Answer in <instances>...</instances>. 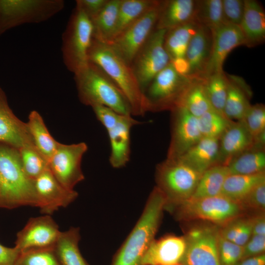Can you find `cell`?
<instances>
[{
    "instance_id": "1",
    "label": "cell",
    "mask_w": 265,
    "mask_h": 265,
    "mask_svg": "<svg viewBox=\"0 0 265 265\" xmlns=\"http://www.w3.org/2000/svg\"><path fill=\"white\" fill-rule=\"evenodd\" d=\"M165 203L164 195L155 186L140 218L114 255L111 265H142L143 257L155 239Z\"/></svg>"
},
{
    "instance_id": "2",
    "label": "cell",
    "mask_w": 265,
    "mask_h": 265,
    "mask_svg": "<svg viewBox=\"0 0 265 265\" xmlns=\"http://www.w3.org/2000/svg\"><path fill=\"white\" fill-rule=\"evenodd\" d=\"M39 208L34 182L23 168L19 150L0 142V208Z\"/></svg>"
},
{
    "instance_id": "3",
    "label": "cell",
    "mask_w": 265,
    "mask_h": 265,
    "mask_svg": "<svg viewBox=\"0 0 265 265\" xmlns=\"http://www.w3.org/2000/svg\"><path fill=\"white\" fill-rule=\"evenodd\" d=\"M89 62L101 68L120 90L129 102L132 115L147 112L143 92L131 65L106 43L93 39L88 53Z\"/></svg>"
},
{
    "instance_id": "4",
    "label": "cell",
    "mask_w": 265,
    "mask_h": 265,
    "mask_svg": "<svg viewBox=\"0 0 265 265\" xmlns=\"http://www.w3.org/2000/svg\"><path fill=\"white\" fill-rule=\"evenodd\" d=\"M80 102L91 107L102 106L123 115H132L127 100L113 81L98 66L89 61L74 74Z\"/></svg>"
},
{
    "instance_id": "5",
    "label": "cell",
    "mask_w": 265,
    "mask_h": 265,
    "mask_svg": "<svg viewBox=\"0 0 265 265\" xmlns=\"http://www.w3.org/2000/svg\"><path fill=\"white\" fill-rule=\"evenodd\" d=\"M201 174L178 158L168 159L158 164L156 186L165 196L167 209L190 199Z\"/></svg>"
},
{
    "instance_id": "6",
    "label": "cell",
    "mask_w": 265,
    "mask_h": 265,
    "mask_svg": "<svg viewBox=\"0 0 265 265\" xmlns=\"http://www.w3.org/2000/svg\"><path fill=\"white\" fill-rule=\"evenodd\" d=\"M93 39L91 20L75 8L63 33L61 47L64 65L74 74L88 64V53Z\"/></svg>"
},
{
    "instance_id": "7",
    "label": "cell",
    "mask_w": 265,
    "mask_h": 265,
    "mask_svg": "<svg viewBox=\"0 0 265 265\" xmlns=\"http://www.w3.org/2000/svg\"><path fill=\"white\" fill-rule=\"evenodd\" d=\"M194 79L177 72L170 62L143 91L147 112L171 111Z\"/></svg>"
},
{
    "instance_id": "8",
    "label": "cell",
    "mask_w": 265,
    "mask_h": 265,
    "mask_svg": "<svg viewBox=\"0 0 265 265\" xmlns=\"http://www.w3.org/2000/svg\"><path fill=\"white\" fill-rule=\"evenodd\" d=\"M64 7L61 0H0V35L20 25L45 21Z\"/></svg>"
},
{
    "instance_id": "9",
    "label": "cell",
    "mask_w": 265,
    "mask_h": 265,
    "mask_svg": "<svg viewBox=\"0 0 265 265\" xmlns=\"http://www.w3.org/2000/svg\"><path fill=\"white\" fill-rule=\"evenodd\" d=\"M179 219H201L224 225L243 211L240 205L222 195L189 199L168 209Z\"/></svg>"
},
{
    "instance_id": "10",
    "label": "cell",
    "mask_w": 265,
    "mask_h": 265,
    "mask_svg": "<svg viewBox=\"0 0 265 265\" xmlns=\"http://www.w3.org/2000/svg\"><path fill=\"white\" fill-rule=\"evenodd\" d=\"M219 229L203 224L191 228L184 236L185 251L182 265H220L218 253Z\"/></svg>"
},
{
    "instance_id": "11",
    "label": "cell",
    "mask_w": 265,
    "mask_h": 265,
    "mask_svg": "<svg viewBox=\"0 0 265 265\" xmlns=\"http://www.w3.org/2000/svg\"><path fill=\"white\" fill-rule=\"evenodd\" d=\"M161 0L107 43L131 65L135 56L155 29Z\"/></svg>"
},
{
    "instance_id": "12",
    "label": "cell",
    "mask_w": 265,
    "mask_h": 265,
    "mask_svg": "<svg viewBox=\"0 0 265 265\" xmlns=\"http://www.w3.org/2000/svg\"><path fill=\"white\" fill-rule=\"evenodd\" d=\"M166 32V30L155 29L131 64L143 92L171 62L164 46Z\"/></svg>"
},
{
    "instance_id": "13",
    "label": "cell",
    "mask_w": 265,
    "mask_h": 265,
    "mask_svg": "<svg viewBox=\"0 0 265 265\" xmlns=\"http://www.w3.org/2000/svg\"><path fill=\"white\" fill-rule=\"evenodd\" d=\"M87 150L88 146L83 142L71 144L58 143L48 161V167L55 179L66 188L74 189L84 179L81 161Z\"/></svg>"
},
{
    "instance_id": "14",
    "label": "cell",
    "mask_w": 265,
    "mask_h": 265,
    "mask_svg": "<svg viewBox=\"0 0 265 265\" xmlns=\"http://www.w3.org/2000/svg\"><path fill=\"white\" fill-rule=\"evenodd\" d=\"M171 136L167 158L180 157L203 137L197 118L183 107L172 109Z\"/></svg>"
},
{
    "instance_id": "15",
    "label": "cell",
    "mask_w": 265,
    "mask_h": 265,
    "mask_svg": "<svg viewBox=\"0 0 265 265\" xmlns=\"http://www.w3.org/2000/svg\"><path fill=\"white\" fill-rule=\"evenodd\" d=\"M60 232L50 215L32 217L17 233L15 247L20 251L53 247Z\"/></svg>"
},
{
    "instance_id": "16",
    "label": "cell",
    "mask_w": 265,
    "mask_h": 265,
    "mask_svg": "<svg viewBox=\"0 0 265 265\" xmlns=\"http://www.w3.org/2000/svg\"><path fill=\"white\" fill-rule=\"evenodd\" d=\"M33 182L40 201L39 208L45 214L50 215L60 208L67 207L78 196L76 190L67 189L61 185L49 168Z\"/></svg>"
},
{
    "instance_id": "17",
    "label": "cell",
    "mask_w": 265,
    "mask_h": 265,
    "mask_svg": "<svg viewBox=\"0 0 265 265\" xmlns=\"http://www.w3.org/2000/svg\"><path fill=\"white\" fill-rule=\"evenodd\" d=\"M212 31L211 52L202 79L223 71V64L229 53L235 48L245 45L244 38L239 26L223 24Z\"/></svg>"
},
{
    "instance_id": "18",
    "label": "cell",
    "mask_w": 265,
    "mask_h": 265,
    "mask_svg": "<svg viewBox=\"0 0 265 265\" xmlns=\"http://www.w3.org/2000/svg\"><path fill=\"white\" fill-rule=\"evenodd\" d=\"M0 142L17 149L36 148L26 123L19 119L10 107L0 87Z\"/></svg>"
},
{
    "instance_id": "19",
    "label": "cell",
    "mask_w": 265,
    "mask_h": 265,
    "mask_svg": "<svg viewBox=\"0 0 265 265\" xmlns=\"http://www.w3.org/2000/svg\"><path fill=\"white\" fill-rule=\"evenodd\" d=\"M186 248L183 237L164 236L152 241L142 261V265L180 264Z\"/></svg>"
},
{
    "instance_id": "20",
    "label": "cell",
    "mask_w": 265,
    "mask_h": 265,
    "mask_svg": "<svg viewBox=\"0 0 265 265\" xmlns=\"http://www.w3.org/2000/svg\"><path fill=\"white\" fill-rule=\"evenodd\" d=\"M140 123L132 115H123L118 122L107 131L110 144L109 161L112 167L120 168L129 162L131 155V130Z\"/></svg>"
},
{
    "instance_id": "21",
    "label": "cell",
    "mask_w": 265,
    "mask_h": 265,
    "mask_svg": "<svg viewBox=\"0 0 265 265\" xmlns=\"http://www.w3.org/2000/svg\"><path fill=\"white\" fill-rule=\"evenodd\" d=\"M212 42V30L199 25L188 45L185 56L188 65L189 76L202 79L210 56Z\"/></svg>"
},
{
    "instance_id": "22",
    "label": "cell",
    "mask_w": 265,
    "mask_h": 265,
    "mask_svg": "<svg viewBox=\"0 0 265 265\" xmlns=\"http://www.w3.org/2000/svg\"><path fill=\"white\" fill-rule=\"evenodd\" d=\"M253 140L241 121H233L219 139V163L227 166L235 158L251 149Z\"/></svg>"
},
{
    "instance_id": "23",
    "label": "cell",
    "mask_w": 265,
    "mask_h": 265,
    "mask_svg": "<svg viewBox=\"0 0 265 265\" xmlns=\"http://www.w3.org/2000/svg\"><path fill=\"white\" fill-rule=\"evenodd\" d=\"M244 9L239 26L245 45L252 48L262 44L265 40V13L261 3L256 0H244Z\"/></svg>"
},
{
    "instance_id": "24",
    "label": "cell",
    "mask_w": 265,
    "mask_h": 265,
    "mask_svg": "<svg viewBox=\"0 0 265 265\" xmlns=\"http://www.w3.org/2000/svg\"><path fill=\"white\" fill-rule=\"evenodd\" d=\"M195 0H161L156 29L166 31L193 21Z\"/></svg>"
},
{
    "instance_id": "25",
    "label": "cell",
    "mask_w": 265,
    "mask_h": 265,
    "mask_svg": "<svg viewBox=\"0 0 265 265\" xmlns=\"http://www.w3.org/2000/svg\"><path fill=\"white\" fill-rule=\"evenodd\" d=\"M219 138L202 137L178 158L202 174L210 167L219 164Z\"/></svg>"
},
{
    "instance_id": "26",
    "label": "cell",
    "mask_w": 265,
    "mask_h": 265,
    "mask_svg": "<svg viewBox=\"0 0 265 265\" xmlns=\"http://www.w3.org/2000/svg\"><path fill=\"white\" fill-rule=\"evenodd\" d=\"M229 84L224 114L229 120L241 121L251 104L250 88L240 77L227 75Z\"/></svg>"
},
{
    "instance_id": "27",
    "label": "cell",
    "mask_w": 265,
    "mask_h": 265,
    "mask_svg": "<svg viewBox=\"0 0 265 265\" xmlns=\"http://www.w3.org/2000/svg\"><path fill=\"white\" fill-rule=\"evenodd\" d=\"M80 239L78 227H71L60 232L54 249L61 265H89L80 251Z\"/></svg>"
},
{
    "instance_id": "28",
    "label": "cell",
    "mask_w": 265,
    "mask_h": 265,
    "mask_svg": "<svg viewBox=\"0 0 265 265\" xmlns=\"http://www.w3.org/2000/svg\"><path fill=\"white\" fill-rule=\"evenodd\" d=\"M265 181V172L250 175L229 174L221 195L239 203L258 185Z\"/></svg>"
},
{
    "instance_id": "29",
    "label": "cell",
    "mask_w": 265,
    "mask_h": 265,
    "mask_svg": "<svg viewBox=\"0 0 265 265\" xmlns=\"http://www.w3.org/2000/svg\"><path fill=\"white\" fill-rule=\"evenodd\" d=\"M198 26L193 21L166 31L164 46L171 61L185 57L188 45Z\"/></svg>"
},
{
    "instance_id": "30",
    "label": "cell",
    "mask_w": 265,
    "mask_h": 265,
    "mask_svg": "<svg viewBox=\"0 0 265 265\" xmlns=\"http://www.w3.org/2000/svg\"><path fill=\"white\" fill-rule=\"evenodd\" d=\"M26 124L38 152L48 162L56 150L58 142L50 134L40 113L31 111Z\"/></svg>"
},
{
    "instance_id": "31",
    "label": "cell",
    "mask_w": 265,
    "mask_h": 265,
    "mask_svg": "<svg viewBox=\"0 0 265 265\" xmlns=\"http://www.w3.org/2000/svg\"><path fill=\"white\" fill-rule=\"evenodd\" d=\"M120 2L121 0H108L91 20L94 39L104 43L110 42L116 27Z\"/></svg>"
},
{
    "instance_id": "32",
    "label": "cell",
    "mask_w": 265,
    "mask_h": 265,
    "mask_svg": "<svg viewBox=\"0 0 265 265\" xmlns=\"http://www.w3.org/2000/svg\"><path fill=\"white\" fill-rule=\"evenodd\" d=\"M176 107L185 108L196 118L207 111L213 109L207 96L203 79L195 78L191 81L181 97Z\"/></svg>"
},
{
    "instance_id": "33",
    "label": "cell",
    "mask_w": 265,
    "mask_h": 265,
    "mask_svg": "<svg viewBox=\"0 0 265 265\" xmlns=\"http://www.w3.org/2000/svg\"><path fill=\"white\" fill-rule=\"evenodd\" d=\"M229 174L227 165L218 164L210 167L201 175L196 189L190 199L220 195L224 182Z\"/></svg>"
},
{
    "instance_id": "34",
    "label": "cell",
    "mask_w": 265,
    "mask_h": 265,
    "mask_svg": "<svg viewBox=\"0 0 265 265\" xmlns=\"http://www.w3.org/2000/svg\"><path fill=\"white\" fill-rule=\"evenodd\" d=\"M157 0H121L117 23L110 42L157 2Z\"/></svg>"
},
{
    "instance_id": "35",
    "label": "cell",
    "mask_w": 265,
    "mask_h": 265,
    "mask_svg": "<svg viewBox=\"0 0 265 265\" xmlns=\"http://www.w3.org/2000/svg\"><path fill=\"white\" fill-rule=\"evenodd\" d=\"M227 166L230 174L250 175L265 172V149L252 148L235 158Z\"/></svg>"
},
{
    "instance_id": "36",
    "label": "cell",
    "mask_w": 265,
    "mask_h": 265,
    "mask_svg": "<svg viewBox=\"0 0 265 265\" xmlns=\"http://www.w3.org/2000/svg\"><path fill=\"white\" fill-rule=\"evenodd\" d=\"M203 80L207 96L212 108L224 115V108L229 84L227 74L222 71L212 74Z\"/></svg>"
},
{
    "instance_id": "37",
    "label": "cell",
    "mask_w": 265,
    "mask_h": 265,
    "mask_svg": "<svg viewBox=\"0 0 265 265\" xmlns=\"http://www.w3.org/2000/svg\"><path fill=\"white\" fill-rule=\"evenodd\" d=\"M193 21L211 30L223 24L222 0H195Z\"/></svg>"
},
{
    "instance_id": "38",
    "label": "cell",
    "mask_w": 265,
    "mask_h": 265,
    "mask_svg": "<svg viewBox=\"0 0 265 265\" xmlns=\"http://www.w3.org/2000/svg\"><path fill=\"white\" fill-rule=\"evenodd\" d=\"M197 118L203 137L219 139L234 121L214 109L207 111Z\"/></svg>"
},
{
    "instance_id": "39",
    "label": "cell",
    "mask_w": 265,
    "mask_h": 265,
    "mask_svg": "<svg viewBox=\"0 0 265 265\" xmlns=\"http://www.w3.org/2000/svg\"><path fill=\"white\" fill-rule=\"evenodd\" d=\"M252 218L236 217L219 229L223 238L243 246L252 235Z\"/></svg>"
},
{
    "instance_id": "40",
    "label": "cell",
    "mask_w": 265,
    "mask_h": 265,
    "mask_svg": "<svg viewBox=\"0 0 265 265\" xmlns=\"http://www.w3.org/2000/svg\"><path fill=\"white\" fill-rule=\"evenodd\" d=\"M19 151L24 171L33 181L49 168L47 160L37 149L24 147Z\"/></svg>"
},
{
    "instance_id": "41",
    "label": "cell",
    "mask_w": 265,
    "mask_h": 265,
    "mask_svg": "<svg viewBox=\"0 0 265 265\" xmlns=\"http://www.w3.org/2000/svg\"><path fill=\"white\" fill-rule=\"evenodd\" d=\"M15 265H61L54 246L20 251Z\"/></svg>"
},
{
    "instance_id": "42",
    "label": "cell",
    "mask_w": 265,
    "mask_h": 265,
    "mask_svg": "<svg viewBox=\"0 0 265 265\" xmlns=\"http://www.w3.org/2000/svg\"><path fill=\"white\" fill-rule=\"evenodd\" d=\"M253 138L265 132V106L262 104L251 105L241 121Z\"/></svg>"
},
{
    "instance_id": "43",
    "label": "cell",
    "mask_w": 265,
    "mask_h": 265,
    "mask_svg": "<svg viewBox=\"0 0 265 265\" xmlns=\"http://www.w3.org/2000/svg\"><path fill=\"white\" fill-rule=\"evenodd\" d=\"M218 253L220 265H235L242 259L243 246L226 239L219 233Z\"/></svg>"
},
{
    "instance_id": "44",
    "label": "cell",
    "mask_w": 265,
    "mask_h": 265,
    "mask_svg": "<svg viewBox=\"0 0 265 265\" xmlns=\"http://www.w3.org/2000/svg\"><path fill=\"white\" fill-rule=\"evenodd\" d=\"M244 9V0H222L223 23L239 26Z\"/></svg>"
},
{
    "instance_id": "45",
    "label": "cell",
    "mask_w": 265,
    "mask_h": 265,
    "mask_svg": "<svg viewBox=\"0 0 265 265\" xmlns=\"http://www.w3.org/2000/svg\"><path fill=\"white\" fill-rule=\"evenodd\" d=\"M242 209L265 211V181L256 186L239 203Z\"/></svg>"
},
{
    "instance_id": "46",
    "label": "cell",
    "mask_w": 265,
    "mask_h": 265,
    "mask_svg": "<svg viewBox=\"0 0 265 265\" xmlns=\"http://www.w3.org/2000/svg\"><path fill=\"white\" fill-rule=\"evenodd\" d=\"M92 108L97 119L106 131L114 127L123 115L105 106H96Z\"/></svg>"
},
{
    "instance_id": "47",
    "label": "cell",
    "mask_w": 265,
    "mask_h": 265,
    "mask_svg": "<svg viewBox=\"0 0 265 265\" xmlns=\"http://www.w3.org/2000/svg\"><path fill=\"white\" fill-rule=\"evenodd\" d=\"M265 251V236L252 235L243 246L242 259L264 254Z\"/></svg>"
},
{
    "instance_id": "48",
    "label": "cell",
    "mask_w": 265,
    "mask_h": 265,
    "mask_svg": "<svg viewBox=\"0 0 265 265\" xmlns=\"http://www.w3.org/2000/svg\"><path fill=\"white\" fill-rule=\"evenodd\" d=\"M108 0H77L76 9L82 11L91 21L101 11Z\"/></svg>"
},
{
    "instance_id": "49",
    "label": "cell",
    "mask_w": 265,
    "mask_h": 265,
    "mask_svg": "<svg viewBox=\"0 0 265 265\" xmlns=\"http://www.w3.org/2000/svg\"><path fill=\"white\" fill-rule=\"evenodd\" d=\"M20 252L15 246L8 247L0 243V265H15Z\"/></svg>"
},
{
    "instance_id": "50",
    "label": "cell",
    "mask_w": 265,
    "mask_h": 265,
    "mask_svg": "<svg viewBox=\"0 0 265 265\" xmlns=\"http://www.w3.org/2000/svg\"><path fill=\"white\" fill-rule=\"evenodd\" d=\"M252 235L265 236V217L262 212L252 217Z\"/></svg>"
},
{
    "instance_id": "51",
    "label": "cell",
    "mask_w": 265,
    "mask_h": 265,
    "mask_svg": "<svg viewBox=\"0 0 265 265\" xmlns=\"http://www.w3.org/2000/svg\"><path fill=\"white\" fill-rule=\"evenodd\" d=\"M235 265H265V254L241 259Z\"/></svg>"
},
{
    "instance_id": "52",
    "label": "cell",
    "mask_w": 265,
    "mask_h": 265,
    "mask_svg": "<svg viewBox=\"0 0 265 265\" xmlns=\"http://www.w3.org/2000/svg\"><path fill=\"white\" fill-rule=\"evenodd\" d=\"M182 265L181 264H179V265Z\"/></svg>"
}]
</instances>
